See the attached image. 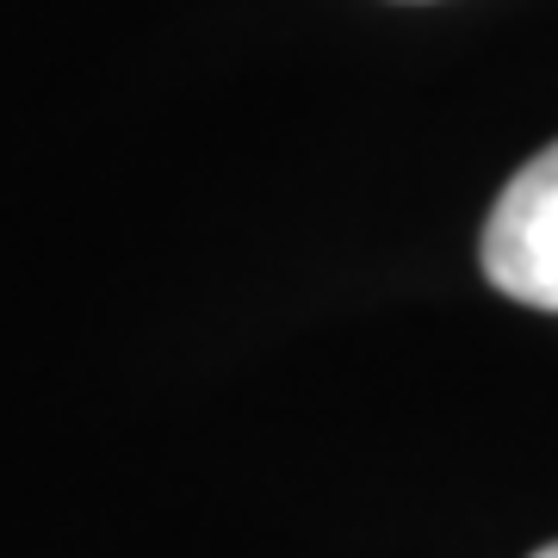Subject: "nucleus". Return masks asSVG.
<instances>
[{"label": "nucleus", "mask_w": 558, "mask_h": 558, "mask_svg": "<svg viewBox=\"0 0 558 558\" xmlns=\"http://www.w3.org/2000/svg\"><path fill=\"white\" fill-rule=\"evenodd\" d=\"M534 558H558V539H553V546H539V553Z\"/></svg>", "instance_id": "f03ea898"}, {"label": "nucleus", "mask_w": 558, "mask_h": 558, "mask_svg": "<svg viewBox=\"0 0 558 558\" xmlns=\"http://www.w3.org/2000/svg\"><path fill=\"white\" fill-rule=\"evenodd\" d=\"M484 279L527 311H558V143L497 193L484 218Z\"/></svg>", "instance_id": "f257e3e1"}]
</instances>
